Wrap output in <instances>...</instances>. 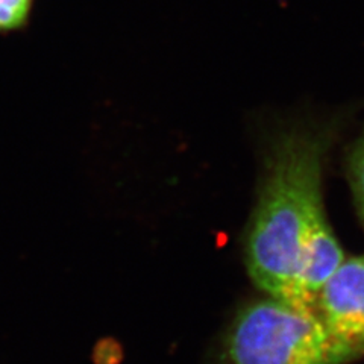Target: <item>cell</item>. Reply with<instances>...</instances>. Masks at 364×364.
I'll list each match as a JSON object with an SVG mask.
<instances>
[{"label": "cell", "instance_id": "3957f363", "mask_svg": "<svg viewBox=\"0 0 364 364\" xmlns=\"http://www.w3.org/2000/svg\"><path fill=\"white\" fill-rule=\"evenodd\" d=\"M314 311L334 364H349L364 355V255L345 258L317 294Z\"/></svg>", "mask_w": 364, "mask_h": 364}, {"label": "cell", "instance_id": "6da1fadb", "mask_svg": "<svg viewBox=\"0 0 364 364\" xmlns=\"http://www.w3.org/2000/svg\"><path fill=\"white\" fill-rule=\"evenodd\" d=\"M333 140L328 124H304L281 132L270 147L245 243L249 277L269 298L299 305L305 259L316 238L331 226L322 179Z\"/></svg>", "mask_w": 364, "mask_h": 364}, {"label": "cell", "instance_id": "7a4b0ae2", "mask_svg": "<svg viewBox=\"0 0 364 364\" xmlns=\"http://www.w3.org/2000/svg\"><path fill=\"white\" fill-rule=\"evenodd\" d=\"M225 354L230 364H334L314 309L269 296L235 316Z\"/></svg>", "mask_w": 364, "mask_h": 364}, {"label": "cell", "instance_id": "5b68a950", "mask_svg": "<svg viewBox=\"0 0 364 364\" xmlns=\"http://www.w3.org/2000/svg\"><path fill=\"white\" fill-rule=\"evenodd\" d=\"M32 0H0V31L20 28L26 21Z\"/></svg>", "mask_w": 364, "mask_h": 364}, {"label": "cell", "instance_id": "277c9868", "mask_svg": "<svg viewBox=\"0 0 364 364\" xmlns=\"http://www.w3.org/2000/svg\"><path fill=\"white\" fill-rule=\"evenodd\" d=\"M349 184L354 195L355 208L364 228V132L352 146L348 156Z\"/></svg>", "mask_w": 364, "mask_h": 364}]
</instances>
